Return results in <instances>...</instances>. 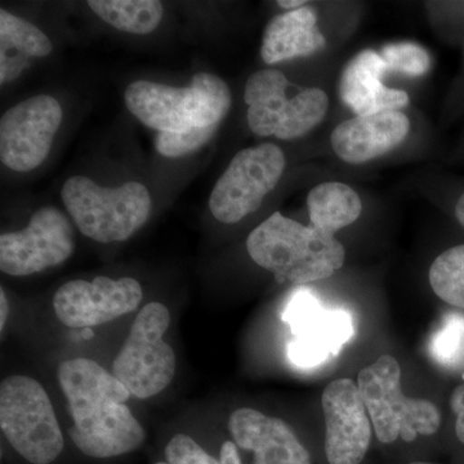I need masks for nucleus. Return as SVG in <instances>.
Returning <instances> with one entry per match:
<instances>
[{
  "label": "nucleus",
  "instance_id": "nucleus-1",
  "mask_svg": "<svg viewBox=\"0 0 464 464\" xmlns=\"http://www.w3.org/2000/svg\"><path fill=\"white\" fill-rule=\"evenodd\" d=\"M58 382L74 420L69 436L87 457L109 459L142 447L146 432L127 405L130 392L115 375L85 357L58 366Z\"/></svg>",
  "mask_w": 464,
  "mask_h": 464
},
{
  "label": "nucleus",
  "instance_id": "nucleus-2",
  "mask_svg": "<svg viewBox=\"0 0 464 464\" xmlns=\"http://www.w3.org/2000/svg\"><path fill=\"white\" fill-rule=\"evenodd\" d=\"M250 258L279 283L304 285L331 277L343 266L346 250L334 235L275 212L250 232Z\"/></svg>",
  "mask_w": 464,
  "mask_h": 464
},
{
  "label": "nucleus",
  "instance_id": "nucleus-3",
  "mask_svg": "<svg viewBox=\"0 0 464 464\" xmlns=\"http://www.w3.org/2000/svg\"><path fill=\"white\" fill-rule=\"evenodd\" d=\"M125 105L159 132H183L219 125L231 106V92L219 76L199 72L186 88L137 81L125 91Z\"/></svg>",
  "mask_w": 464,
  "mask_h": 464
},
{
  "label": "nucleus",
  "instance_id": "nucleus-4",
  "mask_svg": "<svg viewBox=\"0 0 464 464\" xmlns=\"http://www.w3.org/2000/svg\"><path fill=\"white\" fill-rule=\"evenodd\" d=\"M61 198L79 231L103 244L132 237L148 222L152 209L148 188L136 181L111 188L88 177H70Z\"/></svg>",
  "mask_w": 464,
  "mask_h": 464
},
{
  "label": "nucleus",
  "instance_id": "nucleus-5",
  "mask_svg": "<svg viewBox=\"0 0 464 464\" xmlns=\"http://www.w3.org/2000/svg\"><path fill=\"white\" fill-rule=\"evenodd\" d=\"M357 387L366 406L375 435L383 444L418 436H431L441 426L438 406L429 400L406 398L401 387V369L391 355L377 360L357 375Z\"/></svg>",
  "mask_w": 464,
  "mask_h": 464
},
{
  "label": "nucleus",
  "instance_id": "nucleus-6",
  "mask_svg": "<svg viewBox=\"0 0 464 464\" xmlns=\"http://www.w3.org/2000/svg\"><path fill=\"white\" fill-rule=\"evenodd\" d=\"M0 429L18 456L32 464L53 463L65 449L47 391L26 375H11L0 384Z\"/></svg>",
  "mask_w": 464,
  "mask_h": 464
},
{
  "label": "nucleus",
  "instance_id": "nucleus-7",
  "mask_svg": "<svg viewBox=\"0 0 464 464\" xmlns=\"http://www.w3.org/2000/svg\"><path fill=\"white\" fill-rule=\"evenodd\" d=\"M289 87L288 79L279 70H259L250 76L244 101L249 106L248 124L253 133L295 140L322 123L329 106L325 92L307 88L288 99Z\"/></svg>",
  "mask_w": 464,
  "mask_h": 464
},
{
  "label": "nucleus",
  "instance_id": "nucleus-8",
  "mask_svg": "<svg viewBox=\"0 0 464 464\" xmlns=\"http://www.w3.org/2000/svg\"><path fill=\"white\" fill-rule=\"evenodd\" d=\"M169 325V310L158 302L143 306L134 320L112 364V374L130 395L142 400L152 398L173 381L176 355L163 340Z\"/></svg>",
  "mask_w": 464,
  "mask_h": 464
},
{
  "label": "nucleus",
  "instance_id": "nucleus-9",
  "mask_svg": "<svg viewBox=\"0 0 464 464\" xmlns=\"http://www.w3.org/2000/svg\"><path fill=\"white\" fill-rule=\"evenodd\" d=\"M285 166L283 150L274 143L241 150L213 188L210 212L227 225L257 212L265 198L276 188Z\"/></svg>",
  "mask_w": 464,
  "mask_h": 464
},
{
  "label": "nucleus",
  "instance_id": "nucleus-10",
  "mask_svg": "<svg viewBox=\"0 0 464 464\" xmlns=\"http://www.w3.org/2000/svg\"><path fill=\"white\" fill-rule=\"evenodd\" d=\"M75 250V232L63 210L44 207L34 213L26 228L0 237V270L29 276L63 265Z\"/></svg>",
  "mask_w": 464,
  "mask_h": 464
},
{
  "label": "nucleus",
  "instance_id": "nucleus-11",
  "mask_svg": "<svg viewBox=\"0 0 464 464\" xmlns=\"http://www.w3.org/2000/svg\"><path fill=\"white\" fill-rule=\"evenodd\" d=\"M54 97L41 94L17 103L0 119V160L9 169L30 172L50 155L63 123Z\"/></svg>",
  "mask_w": 464,
  "mask_h": 464
},
{
  "label": "nucleus",
  "instance_id": "nucleus-12",
  "mask_svg": "<svg viewBox=\"0 0 464 464\" xmlns=\"http://www.w3.org/2000/svg\"><path fill=\"white\" fill-rule=\"evenodd\" d=\"M292 331L288 356L298 368H315L340 353L353 335V319L343 310H329L311 293H297L284 311Z\"/></svg>",
  "mask_w": 464,
  "mask_h": 464
},
{
  "label": "nucleus",
  "instance_id": "nucleus-13",
  "mask_svg": "<svg viewBox=\"0 0 464 464\" xmlns=\"http://www.w3.org/2000/svg\"><path fill=\"white\" fill-rule=\"evenodd\" d=\"M142 298L141 284L132 277L112 280L97 276L93 282L72 280L61 285L54 295L53 308L63 325L84 329L133 313Z\"/></svg>",
  "mask_w": 464,
  "mask_h": 464
},
{
  "label": "nucleus",
  "instance_id": "nucleus-14",
  "mask_svg": "<svg viewBox=\"0 0 464 464\" xmlns=\"http://www.w3.org/2000/svg\"><path fill=\"white\" fill-rule=\"evenodd\" d=\"M325 456L329 464H360L372 440V420L353 380L333 381L322 396Z\"/></svg>",
  "mask_w": 464,
  "mask_h": 464
},
{
  "label": "nucleus",
  "instance_id": "nucleus-15",
  "mask_svg": "<svg viewBox=\"0 0 464 464\" xmlns=\"http://www.w3.org/2000/svg\"><path fill=\"white\" fill-rule=\"evenodd\" d=\"M228 430L235 444L255 453L265 464H311L310 453L289 424L256 409L240 408L231 414Z\"/></svg>",
  "mask_w": 464,
  "mask_h": 464
},
{
  "label": "nucleus",
  "instance_id": "nucleus-16",
  "mask_svg": "<svg viewBox=\"0 0 464 464\" xmlns=\"http://www.w3.org/2000/svg\"><path fill=\"white\" fill-rule=\"evenodd\" d=\"M411 130V121L399 110L348 119L333 130L332 146L348 164H362L398 148Z\"/></svg>",
  "mask_w": 464,
  "mask_h": 464
},
{
  "label": "nucleus",
  "instance_id": "nucleus-17",
  "mask_svg": "<svg viewBox=\"0 0 464 464\" xmlns=\"http://www.w3.org/2000/svg\"><path fill=\"white\" fill-rule=\"evenodd\" d=\"M387 70L386 63L377 52L365 50L353 57L342 72L340 96L356 116L391 111L405 108L409 103L404 91L390 90L381 78Z\"/></svg>",
  "mask_w": 464,
  "mask_h": 464
},
{
  "label": "nucleus",
  "instance_id": "nucleus-18",
  "mask_svg": "<svg viewBox=\"0 0 464 464\" xmlns=\"http://www.w3.org/2000/svg\"><path fill=\"white\" fill-rule=\"evenodd\" d=\"M325 39L317 27L316 12L311 7L279 14L266 26L261 56L267 65L307 57L322 50Z\"/></svg>",
  "mask_w": 464,
  "mask_h": 464
},
{
  "label": "nucleus",
  "instance_id": "nucleus-19",
  "mask_svg": "<svg viewBox=\"0 0 464 464\" xmlns=\"http://www.w3.org/2000/svg\"><path fill=\"white\" fill-rule=\"evenodd\" d=\"M52 50L50 38L41 29L0 9V83L14 81L25 69L17 56L27 65V58L50 56Z\"/></svg>",
  "mask_w": 464,
  "mask_h": 464
},
{
  "label": "nucleus",
  "instance_id": "nucleus-20",
  "mask_svg": "<svg viewBox=\"0 0 464 464\" xmlns=\"http://www.w3.org/2000/svg\"><path fill=\"white\" fill-rule=\"evenodd\" d=\"M308 215L311 226L335 235L341 228L357 221L362 204L357 192L341 182H324L308 192Z\"/></svg>",
  "mask_w": 464,
  "mask_h": 464
},
{
  "label": "nucleus",
  "instance_id": "nucleus-21",
  "mask_svg": "<svg viewBox=\"0 0 464 464\" xmlns=\"http://www.w3.org/2000/svg\"><path fill=\"white\" fill-rule=\"evenodd\" d=\"M88 5L114 29L136 35L154 32L163 18V5L157 0H90Z\"/></svg>",
  "mask_w": 464,
  "mask_h": 464
},
{
  "label": "nucleus",
  "instance_id": "nucleus-22",
  "mask_svg": "<svg viewBox=\"0 0 464 464\" xmlns=\"http://www.w3.org/2000/svg\"><path fill=\"white\" fill-rule=\"evenodd\" d=\"M429 279L440 299L464 308V244L442 252L430 267Z\"/></svg>",
  "mask_w": 464,
  "mask_h": 464
},
{
  "label": "nucleus",
  "instance_id": "nucleus-23",
  "mask_svg": "<svg viewBox=\"0 0 464 464\" xmlns=\"http://www.w3.org/2000/svg\"><path fill=\"white\" fill-rule=\"evenodd\" d=\"M432 359L445 368L457 369L464 365V315L450 313L430 342Z\"/></svg>",
  "mask_w": 464,
  "mask_h": 464
},
{
  "label": "nucleus",
  "instance_id": "nucleus-24",
  "mask_svg": "<svg viewBox=\"0 0 464 464\" xmlns=\"http://www.w3.org/2000/svg\"><path fill=\"white\" fill-rule=\"evenodd\" d=\"M382 58L386 63L387 70L399 72L409 76H422L431 67L429 52L414 43H395L382 50Z\"/></svg>",
  "mask_w": 464,
  "mask_h": 464
},
{
  "label": "nucleus",
  "instance_id": "nucleus-25",
  "mask_svg": "<svg viewBox=\"0 0 464 464\" xmlns=\"http://www.w3.org/2000/svg\"><path fill=\"white\" fill-rule=\"evenodd\" d=\"M218 125L206 128H192L183 132H159L157 150L159 154L167 158H179L197 151L210 141Z\"/></svg>",
  "mask_w": 464,
  "mask_h": 464
},
{
  "label": "nucleus",
  "instance_id": "nucleus-26",
  "mask_svg": "<svg viewBox=\"0 0 464 464\" xmlns=\"http://www.w3.org/2000/svg\"><path fill=\"white\" fill-rule=\"evenodd\" d=\"M166 459L170 464H221L185 433H179L168 441Z\"/></svg>",
  "mask_w": 464,
  "mask_h": 464
},
{
  "label": "nucleus",
  "instance_id": "nucleus-27",
  "mask_svg": "<svg viewBox=\"0 0 464 464\" xmlns=\"http://www.w3.org/2000/svg\"><path fill=\"white\" fill-rule=\"evenodd\" d=\"M450 406L453 413L457 415V438L464 444V383L458 386L451 393Z\"/></svg>",
  "mask_w": 464,
  "mask_h": 464
},
{
  "label": "nucleus",
  "instance_id": "nucleus-28",
  "mask_svg": "<svg viewBox=\"0 0 464 464\" xmlns=\"http://www.w3.org/2000/svg\"><path fill=\"white\" fill-rule=\"evenodd\" d=\"M221 464H241L239 450L234 441H225L219 451Z\"/></svg>",
  "mask_w": 464,
  "mask_h": 464
},
{
  "label": "nucleus",
  "instance_id": "nucleus-29",
  "mask_svg": "<svg viewBox=\"0 0 464 464\" xmlns=\"http://www.w3.org/2000/svg\"><path fill=\"white\" fill-rule=\"evenodd\" d=\"M0 310H2V313H0V331H3L5 323H7L9 313L7 297H5V289L3 288L0 289Z\"/></svg>",
  "mask_w": 464,
  "mask_h": 464
},
{
  "label": "nucleus",
  "instance_id": "nucleus-30",
  "mask_svg": "<svg viewBox=\"0 0 464 464\" xmlns=\"http://www.w3.org/2000/svg\"><path fill=\"white\" fill-rule=\"evenodd\" d=\"M277 5H280L282 8L289 9V11H295V9L304 7L306 2H304V0H279Z\"/></svg>",
  "mask_w": 464,
  "mask_h": 464
},
{
  "label": "nucleus",
  "instance_id": "nucleus-31",
  "mask_svg": "<svg viewBox=\"0 0 464 464\" xmlns=\"http://www.w3.org/2000/svg\"><path fill=\"white\" fill-rule=\"evenodd\" d=\"M456 217L458 222L464 227V194L459 198L456 206Z\"/></svg>",
  "mask_w": 464,
  "mask_h": 464
},
{
  "label": "nucleus",
  "instance_id": "nucleus-32",
  "mask_svg": "<svg viewBox=\"0 0 464 464\" xmlns=\"http://www.w3.org/2000/svg\"><path fill=\"white\" fill-rule=\"evenodd\" d=\"M94 333L92 331V328H84L82 329V338L83 340H92L93 338Z\"/></svg>",
  "mask_w": 464,
  "mask_h": 464
},
{
  "label": "nucleus",
  "instance_id": "nucleus-33",
  "mask_svg": "<svg viewBox=\"0 0 464 464\" xmlns=\"http://www.w3.org/2000/svg\"><path fill=\"white\" fill-rule=\"evenodd\" d=\"M409 464H432V463L422 462V460H417V462H411V463H409Z\"/></svg>",
  "mask_w": 464,
  "mask_h": 464
},
{
  "label": "nucleus",
  "instance_id": "nucleus-34",
  "mask_svg": "<svg viewBox=\"0 0 464 464\" xmlns=\"http://www.w3.org/2000/svg\"><path fill=\"white\" fill-rule=\"evenodd\" d=\"M155 464H170V463H168V462H158V463H155Z\"/></svg>",
  "mask_w": 464,
  "mask_h": 464
},
{
  "label": "nucleus",
  "instance_id": "nucleus-35",
  "mask_svg": "<svg viewBox=\"0 0 464 464\" xmlns=\"http://www.w3.org/2000/svg\"><path fill=\"white\" fill-rule=\"evenodd\" d=\"M253 464H265V463L256 462V460H255V462H253Z\"/></svg>",
  "mask_w": 464,
  "mask_h": 464
}]
</instances>
